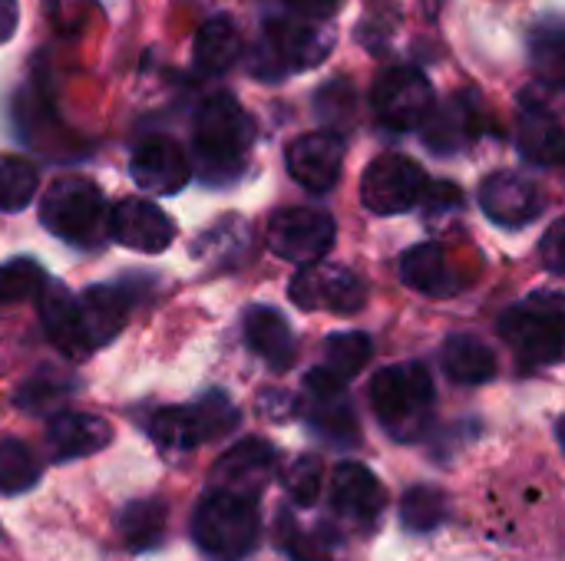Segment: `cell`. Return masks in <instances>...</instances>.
<instances>
[{
	"label": "cell",
	"mask_w": 565,
	"mask_h": 561,
	"mask_svg": "<svg viewBox=\"0 0 565 561\" xmlns=\"http://www.w3.org/2000/svg\"><path fill=\"white\" fill-rule=\"evenodd\" d=\"M315 106H318L321 122H328L331 132L344 136V132L351 129V122H354V106H358V99H354V89H351L344 79H334V83H328V86L318 89Z\"/></svg>",
	"instance_id": "obj_35"
},
{
	"label": "cell",
	"mask_w": 565,
	"mask_h": 561,
	"mask_svg": "<svg viewBox=\"0 0 565 561\" xmlns=\"http://www.w3.org/2000/svg\"><path fill=\"white\" fill-rule=\"evenodd\" d=\"M440 364H444V374L454 384H463V387H483V384H490L497 377L493 347H487V341H480L473 334L447 337V344L440 350Z\"/></svg>",
	"instance_id": "obj_23"
},
{
	"label": "cell",
	"mask_w": 565,
	"mask_h": 561,
	"mask_svg": "<svg viewBox=\"0 0 565 561\" xmlns=\"http://www.w3.org/2000/svg\"><path fill=\"white\" fill-rule=\"evenodd\" d=\"M63 393H66V387H63V384H53V387H50L46 374H36V377L20 390L17 403H20V407H26V410H46V407H50V403H56Z\"/></svg>",
	"instance_id": "obj_37"
},
{
	"label": "cell",
	"mask_w": 565,
	"mask_h": 561,
	"mask_svg": "<svg viewBox=\"0 0 565 561\" xmlns=\"http://www.w3.org/2000/svg\"><path fill=\"white\" fill-rule=\"evenodd\" d=\"M427 172L420 162L401 152L377 155L361 175V202L374 215H401L424 198Z\"/></svg>",
	"instance_id": "obj_8"
},
{
	"label": "cell",
	"mask_w": 565,
	"mask_h": 561,
	"mask_svg": "<svg viewBox=\"0 0 565 561\" xmlns=\"http://www.w3.org/2000/svg\"><path fill=\"white\" fill-rule=\"evenodd\" d=\"M371 99H374L377 119L394 132L417 129L434 112V89H430L427 76L414 66L384 69L374 83Z\"/></svg>",
	"instance_id": "obj_9"
},
{
	"label": "cell",
	"mask_w": 565,
	"mask_h": 561,
	"mask_svg": "<svg viewBox=\"0 0 565 561\" xmlns=\"http://www.w3.org/2000/svg\"><path fill=\"white\" fill-rule=\"evenodd\" d=\"M17 23H20L17 0H0V43H7L17 33Z\"/></svg>",
	"instance_id": "obj_40"
},
{
	"label": "cell",
	"mask_w": 565,
	"mask_h": 561,
	"mask_svg": "<svg viewBox=\"0 0 565 561\" xmlns=\"http://www.w3.org/2000/svg\"><path fill=\"white\" fill-rule=\"evenodd\" d=\"M242 53V33L232 17H209L195 30V66L205 76L225 73Z\"/></svg>",
	"instance_id": "obj_26"
},
{
	"label": "cell",
	"mask_w": 565,
	"mask_h": 561,
	"mask_svg": "<svg viewBox=\"0 0 565 561\" xmlns=\"http://www.w3.org/2000/svg\"><path fill=\"white\" fill-rule=\"evenodd\" d=\"M40 222L50 235L79 248H93L109 235V205L89 179L63 175L43 192Z\"/></svg>",
	"instance_id": "obj_5"
},
{
	"label": "cell",
	"mask_w": 565,
	"mask_h": 561,
	"mask_svg": "<svg viewBox=\"0 0 565 561\" xmlns=\"http://www.w3.org/2000/svg\"><path fill=\"white\" fill-rule=\"evenodd\" d=\"M470 96L473 93H463V96H454L447 103V109H440L437 116L430 112V126L424 132V142L427 149L440 152V155H450V152H460L473 136H477V116L483 106H470Z\"/></svg>",
	"instance_id": "obj_25"
},
{
	"label": "cell",
	"mask_w": 565,
	"mask_h": 561,
	"mask_svg": "<svg viewBox=\"0 0 565 561\" xmlns=\"http://www.w3.org/2000/svg\"><path fill=\"white\" fill-rule=\"evenodd\" d=\"M192 417L199 423L202 443L209 440H222L238 427V410L225 393H205L202 400L192 403Z\"/></svg>",
	"instance_id": "obj_34"
},
{
	"label": "cell",
	"mask_w": 565,
	"mask_h": 561,
	"mask_svg": "<svg viewBox=\"0 0 565 561\" xmlns=\"http://www.w3.org/2000/svg\"><path fill=\"white\" fill-rule=\"evenodd\" d=\"M109 235L122 248H132L142 255H159L172 245L175 225L149 198H122V202H116V208H109Z\"/></svg>",
	"instance_id": "obj_17"
},
{
	"label": "cell",
	"mask_w": 565,
	"mask_h": 561,
	"mask_svg": "<svg viewBox=\"0 0 565 561\" xmlns=\"http://www.w3.org/2000/svg\"><path fill=\"white\" fill-rule=\"evenodd\" d=\"M252 116L228 93H212L192 126V152L195 172L209 185H228L245 172V159L252 149Z\"/></svg>",
	"instance_id": "obj_2"
},
{
	"label": "cell",
	"mask_w": 565,
	"mask_h": 561,
	"mask_svg": "<svg viewBox=\"0 0 565 561\" xmlns=\"http://www.w3.org/2000/svg\"><path fill=\"white\" fill-rule=\"evenodd\" d=\"M305 417L311 430L334 446H354L361 436L354 407L348 400V384L324 367H315L305 377Z\"/></svg>",
	"instance_id": "obj_12"
},
{
	"label": "cell",
	"mask_w": 565,
	"mask_h": 561,
	"mask_svg": "<svg viewBox=\"0 0 565 561\" xmlns=\"http://www.w3.org/2000/svg\"><path fill=\"white\" fill-rule=\"evenodd\" d=\"M338 3H341V0H288L291 13H298L301 20H321V17H328V13H334Z\"/></svg>",
	"instance_id": "obj_39"
},
{
	"label": "cell",
	"mask_w": 565,
	"mask_h": 561,
	"mask_svg": "<svg viewBox=\"0 0 565 561\" xmlns=\"http://www.w3.org/2000/svg\"><path fill=\"white\" fill-rule=\"evenodd\" d=\"M334 46V33L311 20H275L265 26L262 40L248 56V69L258 79L278 83L288 73L318 66Z\"/></svg>",
	"instance_id": "obj_6"
},
{
	"label": "cell",
	"mask_w": 565,
	"mask_h": 561,
	"mask_svg": "<svg viewBox=\"0 0 565 561\" xmlns=\"http://www.w3.org/2000/svg\"><path fill=\"white\" fill-rule=\"evenodd\" d=\"M450 516V499L440 486H411L401 499V522L414 536L437 532Z\"/></svg>",
	"instance_id": "obj_28"
},
{
	"label": "cell",
	"mask_w": 565,
	"mask_h": 561,
	"mask_svg": "<svg viewBox=\"0 0 565 561\" xmlns=\"http://www.w3.org/2000/svg\"><path fill=\"white\" fill-rule=\"evenodd\" d=\"M40 172L23 155H0V212H20L36 198Z\"/></svg>",
	"instance_id": "obj_31"
},
{
	"label": "cell",
	"mask_w": 565,
	"mask_h": 561,
	"mask_svg": "<svg viewBox=\"0 0 565 561\" xmlns=\"http://www.w3.org/2000/svg\"><path fill=\"white\" fill-rule=\"evenodd\" d=\"M149 436L159 446L166 460H185L199 443V423L192 417V407H166L149 420Z\"/></svg>",
	"instance_id": "obj_27"
},
{
	"label": "cell",
	"mask_w": 565,
	"mask_h": 561,
	"mask_svg": "<svg viewBox=\"0 0 565 561\" xmlns=\"http://www.w3.org/2000/svg\"><path fill=\"white\" fill-rule=\"evenodd\" d=\"M374 357V344L361 331H341L324 341V370L338 380H354Z\"/></svg>",
	"instance_id": "obj_29"
},
{
	"label": "cell",
	"mask_w": 565,
	"mask_h": 561,
	"mask_svg": "<svg viewBox=\"0 0 565 561\" xmlns=\"http://www.w3.org/2000/svg\"><path fill=\"white\" fill-rule=\"evenodd\" d=\"M334 218L318 208H281L268 222V245L278 258L295 265L321 261L334 245Z\"/></svg>",
	"instance_id": "obj_10"
},
{
	"label": "cell",
	"mask_w": 565,
	"mask_h": 561,
	"mask_svg": "<svg viewBox=\"0 0 565 561\" xmlns=\"http://www.w3.org/2000/svg\"><path fill=\"white\" fill-rule=\"evenodd\" d=\"M401 278H404V284H411L414 291H420L427 298H450L454 291H460V278H457L447 251L434 241L417 245L401 258Z\"/></svg>",
	"instance_id": "obj_22"
},
{
	"label": "cell",
	"mask_w": 565,
	"mask_h": 561,
	"mask_svg": "<svg viewBox=\"0 0 565 561\" xmlns=\"http://www.w3.org/2000/svg\"><path fill=\"white\" fill-rule=\"evenodd\" d=\"M113 443V427L96 413H56L46 427V450L56 463L83 460Z\"/></svg>",
	"instance_id": "obj_19"
},
{
	"label": "cell",
	"mask_w": 565,
	"mask_h": 561,
	"mask_svg": "<svg viewBox=\"0 0 565 561\" xmlns=\"http://www.w3.org/2000/svg\"><path fill=\"white\" fill-rule=\"evenodd\" d=\"M371 407L381 430L394 443H417L427 433L437 407L430 370L417 360L384 367L371 380Z\"/></svg>",
	"instance_id": "obj_4"
},
{
	"label": "cell",
	"mask_w": 565,
	"mask_h": 561,
	"mask_svg": "<svg viewBox=\"0 0 565 561\" xmlns=\"http://www.w3.org/2000/svg\"><path fill=\"white\" fill-rule=\"evenodd\" d=\"M245 341L275 374H285L298 357V344H295V334H291L288 321L275 308H265V304L248 308V314H245Z\"/></svg>",
	"instance_id": "obj_21"
},
{
	"label": "cell",
	"mask_w": 565,
	"mask_h": 561,
	"mask_svg": "<svg viewBox=\"0 0 565 561\" xmlns=\"http://www.w3.org/2000/svg\"><path fill=\"white\" fill-rule=\"evenodd\" d=\"M248 238H252V231H248V225H245L242 218H222L218 225H212V228L199 238V245L192 248V255H199V258L209 261V265H232L228 248L245 251V241H248Z\"/></svg>",
	"instance_id": "obj_32"
},
{
	"label": "cell",
	"mask_w": 565,
	"mask_h": 561,
	"mask_svg": "<svg viewBox=\"0 0 565 561\" xmlns=\"http://www.w3.org/2000/svg\"><path fill=\"white\" fill-rule=\"evenodd\" d=\"M285 165H288V175L301 188H308L315 195H324L341 179V169H344V136H338L331 129L298 136L288 145V152H285Z\"/></svg>",
	"instance_id": "obj_14"
},
{
	"label": "cell",
	"mask_w": 565,
	"mask_h": 561,
	"mask_svg": "<svg viewBox=\"0 0 565 561\" xmlns=\"http://www.w3.org/2000/svg\"><path fill=\"white\" fill-rule=\"evenodd\" d=\"M192 539L209 561H245L262 539L258 499L209 486L192 513Z\"/></svg>",
	"instance_id": "obj_3"
},
{
	"label": "cell",
	"mask_w": 565,
	"mask_h": 561,
	"mask_svg": "<svg viewBox=\"0 0 565 561\" xmlns=\"http://www.w3.org/2000/svg\"><path fill=\"white\" fill-rule=\"evenodd\" d=\"M116 529H119V539L129 552H152L166 542L169 506L156 496L136 499V503L122 506V513L116 516Z\"/></svg>",
	"instance_id": "obj_24"
},
{
	"label": "cell",
	"mask_w": 565,
	"mask_h": 561,
	"mask_svg": "<svg viewBox=\"0 0 565 561\" xmlns=\"http://www.w3.org/2000/svg\"><path fill=\"white\" fill-rule=\"evenodd\" d=\"M43 470L23 440H0V496H23L40 483Z\"/></svg>",
	"instance_id": "obj_30"
},
{
	"label": "cell",
	"mask_w": 565,
	"mask_h": 561,
	"mask_svg": "<svg viewBox=\"0 0 565 561\" xmlns=\"http://www.w3.org/2000/svg\"><path fill=\"white\" fill-rule=\"evenodd\" d=\"M520 152L533 165H556L563 159V119L556 103H546L543 93H526L520 109Z\"/></svg>",
	"instance_id": "obj_20"
},
{
	"label": "cell",
	"mask_w": 565,
	"mask_h": 561,
	"mask_svg": "<svg viewBox=\"0 0 565 561\" xmlns=\"http://www.w3.org/2000/svg\"><path fill=\"white\" fill-rule=\"evenodd\" d=\"M275 470H278V450L271 443H265L262 436H248V440L235 443L228 453H222V460L212 470L209 486L262 499V493L275 479Z\"/></svg>",
	"instance_id": "obj_15"
},
{
	"label": "cell",
	"mask_w": 565,
	"mask_h": 561,
	"mask_svg": "<svg viewBox=\"0 0 565 561\" xmlns=\"http://www.w3.org/2000/svg\"><path fill=\"white\" fill-rule=\"evenodd\" d=\"M321 483H324V466L318 456H301L291 463V470L285 473V489H288V499L298 506V509H311L321 496Z\"/></svg>",
	"instance_id": "obj_36"
},
{
	"label": "cell",
	"mask_w": 565,
	"mask_h": 561,
	"mask_svg": "<svg viewBox=\"0 0 565 561\" xmlns=\"http://www.w3.org/2000/svg\"><path fill=\"white\" fill-rule=\"evenodd\" d=\"M288 294L301 311H334V314H354L367 301L364 278L341 265L301 268L291 278Z\"/></svg>",
	"instance_id": "obj_13"
},
{
	"label": "cell",
	"mask_w": 565,
	"mask_h": 561,
	"mask_svg": "<svg viewBox=\"0 0 565 561\" xmlns=\"http://www.w3.org/2000/svg\"><path fill=\"white\" fill-rule=\"evenodd\" d=\"M543 258H546L550 271H556V274L563 271V222H553V228L546 231V238H543Z\"/></svg>",
	"instance_id": "obj_38"
},
{
	"label": "cell",
	"mask_w": 565,
	"mask_h": 561,
	"mask_svg": "<svg viewBox=\"0 0 565 561\" xmlns=\"http://www.w3.org/2000/svg\"><path fill=\"white\" fill-rule=\"evenodd\" d=\"M129 175L142 192L152 195H175L189 185L192 179V162L185 155V149L166 136H152L146 142L136 145L132 162H129Z\"/></svg>",
	"instance_id": "obj_16"
},
{
	"label": "cell",
	"mask_w": 565,
	"mask_h": 561,
	"mask_svg": "<svg viewBox=\"0 0 565 561\" xmlns=\"http://www.w3.org/2000/svg\"><path fill=\"white\" fill-rule=\"evenodd\" d=\"M331 509L358 536H374L387 509L384 483L361 463H341L331 473Z\"/></svg>",
	"instance_id": "obj_11"
},
{
	"label": "cell",
	"mask_w": 565,
	"mask_h": 561,
	"mask_svg": "<svg viewBox=\"0 0 565 561\" xmlns=\"http://www.w3.org/2000/svg\"><path fill=\"white\" fill-rule=\"evenodd\" d=\"M36 301L46 337L73 360L106 347L122 331L132 308V298L116 284H93L76 298L50 278Z\"/></svg>",
	"instance_id": "obj_1"
},
{
	"label": "cell",
	"mask_w": 565,
	"mask_h": 561,
	"mask_svg": "<svg viewBox=\"0 0 565 561\" xmlns=\"http://www.w3.org/2000/svg\"><path fill=\"white\" fill-rule=\"evenodd\" d=\"M46 284V271L33 258H13L10 265L0 268V301L17 304L26 298H36Z\"/></svg>",
	"instance_id": "obj_33"
},
{
	"label": "cell",
	"mask_w": 565,
	"mask_h": 561,
	"mask_svg": "<svg viewBox=\"0 0 565 561\" xmlns=\"http://www.w3.org/2000/svg\"><path fill=\"white\" fill-rule=\"evenodd\" d=\"M563 321L559 291H536L503 314L500 334L526 367H553L563 360Z\"/></svg>",
	"instance_id": "obj_7"
},
{
	"label": "cell",
	"mask_w": 565,
	"mask_h": 561,
	"mask_svg": "<svg viewBox=\"0 0 565 561\" xmlns=\"http://www.w3.org/2000/svg\"><path fill=\"white\" fill-rule=\"evenodd\" d=\"M480 205L490 222L503 228H523L543 212V192L516 172H493L480 185Z\"/></svg>",
	"instance_id": "obj_18"
}]
</instances>
